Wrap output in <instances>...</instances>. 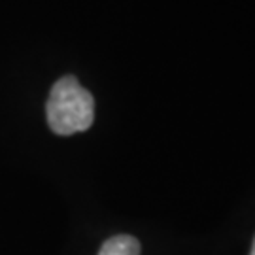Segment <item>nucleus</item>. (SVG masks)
Listing matches in <instances>:
<instances>
[{"instance_id":"2","label":"nucleus","mask_w":255,"mask_h":255,"mask_svg":"<svg viewBox=\"0 0 255 255\" xmlns=\"http://www.w3.org/2000/svg\"><path fill=\"white\" fill-rule=\"evenodd\" d=\"M140 252L142 248L136 238L130 235H118L102 244L99 255H140Z\"/></svg>"},{"instance_id":"3","label":"nucleus","mask_w":255,"mask_h":255,"mask_svg":"<svg viewBox=\"0 0 255 255\" xmlns=\"http://www.w3.org/2000/svg\"><path fill=\"white\" fill-rule=\"evenodd\" d=\"M250 255H255V238H254V246H252V252H250Z\"/></svg>"},{"instance_id":"1","label":"nucleus","mask_w":255,"mask_h":255,"mask_svg":"<svg viewBox=\"0 0 255 255\" xmlns=\"http://www.w3.org/2000/svg\"><path fill=\"white\" fill-rule=\"evenodd\" d=\"M49 128L59 136L83 132L95 121V99L74 76H64L51 87L46 104Z\"/></svg>"}]
</instances>
